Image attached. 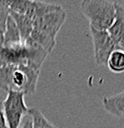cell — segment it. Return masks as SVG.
<instances>
[{
  "label": "cell",
  "instance_id": "1",
  "mask_svg": "<svg viewBox=\"0 0 124 128\" xmlns=\"http://www.w3.org/2000/svg\"><path fill=\"white\" fill-rule=\"evenodd\" d=\"M40 70L27 65H0V88L8 92L15 90L25 95L36 92Z\"/></svg>",
  "mask_w": 124,
  "mask_h": 128
},
{
  "label": "cell",
  "instance_id": "2",
  "mask_svg": "<svg viewBox=\"0 0 124 128\" xmlns=\"http://www.w3.org/2000/svg\"><path fill=\"white\" fill-rule=\"evenodd\" d=\"M80 8L90 28L108 31L115 20V3L108 0H82Z\"/></svg>",
  "mask_w": 124,
  "mask_h": 128
},
{
  "label": "cell",
  "instance_id": "3",
  "mask_svg": "<svg viewBox=\"0 0 124 128\" xmlns=\"http://www.w3.org/2000/svg\"><path fill=\"white\" fill-rule=\"evenodd\" d=\"M2 108L8 128H18L29 108L25 102V94L15 90H9L6 98L2 102Z\"/></svg>",
  "mask_w": 124,
  "mask_h": 128
},
{
  "label": "cell",
  "instance_id": "4",
  "mask_svg": "<svg viewBox=\"0 0 124 128\" xmlns=\"http://www.w3.org/2000/svg\"><path fill=\"white\" fill-rule=\"evenodd\" d=\"M93 38L94 61L98 66L106 65L109 55L116 49H119L115 44L108 31L96 30L90 28Z\"/></svg>",
  "mask_w": 124,
  "mask_h": 128
},
{
  "label": "cell",
  "instance_id": "5",
  "mask_svg": "<svg viewBox=\"0 0 124 128\" xmlns=\"http://www.w3.org/2000/svg\"><path fill=\"white\" fill-rule=\"evenodd\" d=\"M66 19V12L63 7L57 10L49 12L34 22V29L44 32L52 38H56V36L63 26Z\"/></svg>",
  "mask_w": 124,
  "mask_h": 128
},
{
  "label": "cell",
  "instance_id": "6",
  "mask_svg": "<svg viewBox=\"0 0 124 128\" xmlns=\"http://www.w3.org/2000/svg\"><path fill=\"white\" fill-rule=\"evenodd\" d=\"M115 20L108 32L119 49L124 51V9L115 3Z\"/></svg>",
  "mask_w": 124,
  "mask_h": 128
},
{
  "label": "cell",
  "instance_id": "7",
  "mask_svg": "<svg viewBox=\"0 0 124 128\" xmlns=\"http://www.w3.org/2000/svg\"><path fill=\"white\" fill-rule=\"evenodd\" d=\"M102 106L109 114L124 118V92L104 98Z\"/></svg>",
  "mask_w": 124,
  "mask_h": 128
},
{
  "label": "cell",
  "instance_id": "8",
  "mask_svg": "<svg viewBox=\"0 0 124 128\" xmlns=\"http://www.w3.org/2000/svg\"><path fill=\"white\" fill-rule=\"evenodd\" d=\"M61 6L57 5V4L46 3V2L38 1V0H32L31 4L29 6V9L25 15H27L32 22H34L36 19L40 18L42 16L46 15L49 12L57 10Z\"/></svg>",
  "mask_w": 124,
  "mask_h": 128
},
{
  "label": "cell",
  "instance_id": "9",
  "mask_svg": "<svg viewBox=\"0 0 124 128\" xmlns=\"http://www.w3.org/2000/svg\"><path fill=\"white\" fill-rule=\"evenodd\" d=\"M10 16L14 20L16 26L20 32L22 42H25L34 30V22L25 14L10 12Z\"/></svg>",
  "mask_w": 124,
  "mask_h": 128
},
{
  "label": "cell",
  "instance_id": "10",
  "mask_svg": "<svg viewBox=\"0 0 124 128\" xmlns=\"http://www.w3.org/2000/svg\"><path fill=\"white\" fill-rule=\"evenodd\" d=\"M20 44H22L20 32L14 20L9 15L4 30V46H13Z\"/></svg>",
  "mask_w": 124,
  "mask_h": 128
},
{
  "label": "cell",
  "instance_id": "11",
  "mask_svg": "<svg viewBox=\"0 0 124 128\" xmlns=\"http://www.w3.org/2000/svg\"><path fill=\"white\" fill-rule=\"evenodd\" d=\"M28 38H30L31 40L36 42V44H38L40 46L44 48L49 53L52 51V49L54 48L55 44H56V38H52L49 36L40 32V31H38L36 29L32 30L31 36Z\"/></svg>",
  "mask_w": 124,
  "mask_h": 128
},
{
  "label": "cell",
  "instance_id": "12",
  "mask_svg": "<svg viewBox=\"0 0 124 128\" xmlns=\"http://www.w3.org/2000/svg\"><path fill=\"white\" fill-rule=\"evenodd\" d=\"M106 65L108 69L115 74H120L124 72V51L121 49L114 50L109 55Z\"/></svg>",
  "mask_w": 124,
  "mask_h": 128
},
{
  "label": "cell",
  "instance_id": "13",
  "mask_svg": "<svg viewBox=\"0 0 124 128\" xmlns=\"http://www.w3.org/2000/svg\"><path fill=\"white\" fill-rule=\"evenodd\" d=\"M29 113L32 115L34 128H57L49 120H47L46 117L36 108H29Z\"/></svg>",
  "mask_w": 124,
  "mask_h": 128
},
{
  "label": "cell",
  "instance_id": "14",
  "mask_svg": "<svg viewBox=\"0 0 124 128\" xmlns=\"http://www.w3.org/2000/svg\"><path fill=\"white\" fill-rule=\"evenodd\" d=\"M4 5H6L10 12H15L19 14H26L32 0H0Z\"/></svg>",
  "mask_w": 124,
  "mask_h": 128
},
{
  "label": "cell",
  "instance_id": "15",
  "mask_svg": "<svg viewBox=\"0 0 124 128\" xmlns=\"http://www.w3.org/2000/svg\"><path fill=\"white\" fill-rule=\"evenodd\" d=\"M10 15V11L6 5L0 1V30L4 31L7 23V19Z\"/></svg>",
  "mask_w": 124,
  "mask_h": 128
},
{
  "label": "cell",
  "instance_id": "16",
  "mask_svg": "<svg viewBox=\"0 0 124 128\" xmlns=\"http://www.w3.org/2000/svg\"><path fill=\"white\" fill-rule=\"evenodd\" d=\"M18 128H34L32 127V115L29 113V112L23 117V119H22V121H21V123H20V125H19Z\"/></svg>",
  "mask_w": 124,
  "mask_h": 128
},
{
  "label": "cell",
  "instance_id": "17",
  "mask_svg": "<svg viewBox=\"0 0 124 128\" xmlns=\"http://www.w3.org/2000/svg\"><path fill=\"white\" fill-rule=\"evenodd\" d=\"M0 128H8L6 119H5V115L3 112V108H2V102L0 104Z\"/></svg>",
  "mask_w": 124,
  "mask_h": 128
},
{
  "label": "cell",
  "instance_id": "18",
  "mask_svg": "<svg viewBox=\"0 0 124 128\" xmlns=\"http://www.w3.org/2000/svg\"><path fill=\"white\" fill-rule=\"evenodd\" d=\"M4 46V31L0 30V49Z\"/></svg>",
  "mask_w": 124,
  "mask_h": 128
},
{
  "label": "cell",
  "instance_id": "19",
  "mask_svg": "<svg viewBox=\"0 0 124 128\" xmlns=\"http://www.w3.org/2000/svg\"><path fill=\"white\" fill-rule=\"evenodd\" d=\"M2 102V100H1V96H0V104Z\"/></svg>",
  "mask_w": 124,
  "mask_h": 128
}]
</instances>
